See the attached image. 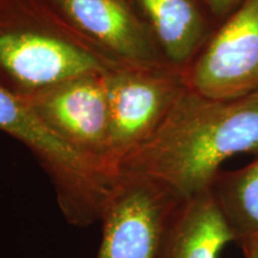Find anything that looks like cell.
<instances>
[{
    "instance_id": "obj_11",
    "label": "cell",
    "mask_w": 258,
    "mask_h": 258,
    "mask_svg": "<svg viewBox=\"0 0 258 258\" xmlns=\"http://www.w3.org/2000/svg\"><path fill=\"white\" fill-rule=\"evenodd\" d=\"M212 192L240 245L258 240V157L235 171H220Z\"/></svg>"
},
{
    "instance_id": "obj_2",
    "label": "cell",
    "mask_w": 258,
    "mask_h": 258,
    "mask_svg": "<svg viewBox=\"0 0 258 258\" xmlns=\"http://www.w3.org/2000/svg\"><path fill=\"white\" fill-rule=\"evenodd\" d=\"M127 66L49 0H0V83L21 95Z\"/></svg>"
},
{
    "instance_id": "obj_8",
    "label": "cell",
    "mask_w": 258,
    "mask_h": 258,
    "mask_svg": "<svg viewBox=\"0 0 258 258\" xmlns=\"http://www.w3.org/2000/svg\"><path fill=\"white\" fill-rule=\"evenodd\" d=\"M49 2L85 36L127 66L169 64L146 21L129 0Z\"/></svg>"
},
{
    "instance_id": "obj_12",
    "label": "cell",
    "mask_w": 258,
    "mask_h": 258,
    "mask_svg": "<svg viewBox=\"0 0 258 258\" xmlns=\"http://www.w3.org/2000/svg\"><path fill=\"white\" fill-rule=\"evenodd\" d=\"M203 2L214 23L219 25L234 11H237L246 0H203Z\"/></svg>"
},
{
    "instance_id": "obj_10",
    "label": "cell",
    "mask_w": 258,
    "mask_h": 258,
    "mask_svg": "<svg viewBox=\"0 0 258 258\" xmlns=\"http://www.w3.org/2000/svg\"><path fill=\"white\" fill-rule=\"evenodd\" d=\"M235 241L212 190L179 203L164 234L159 258H219Z\"/></svg>"
},
{
    "instance_id": "obj_6",
    "label": "cell",
    "mask_w": 258,
    "mask_h": 258,
    "mask_svg": "<svg viewBox=\"0 0 258 258\" xmlns=\"http://www.w3.org/2000/svg\"><path fill=\"white\" fill-rule=\"evenodd\" d=\"M179 203L151 180L117 177L99 220L102 240L96 258H159Z\"/></svg>"
},
{
    "instance_id": "obj_9",
    "label": "cell",
    "mask_w": 258,
    "mask_h": 258,
    "mask_svg": "<svg viewBox=\"0 0 258 258\" xmlns=\"http://www.w3.org/2000/svg\"><path fill=\"white\" fill-rule=\"evenodd\" d=\"M150 27L161 55L184 71L207 43L213 21L203 0H129Z\"/></svg>"
},
{
    "instance_id": "obj_4",
    "label": "cell",
    "mask_w": 258,
    "mask_h": 258,
    "mask_svg": "<svg viewBox=\"0 0 258 258\" xmlns=\"http://www.w3.org/2000/svg\"><path fill=\"white\" fill-rule=\"evenodd\" d=\"M114 171L128 152L143 144L185 91L182 70L124 66L106 74ZM117 177V176H116Z\"/></svg>"
},
{
    "instance_id": "obj_7",
    "label": "cell",
    "mask_w": 258,
    "mask_h": 258,
    "mask_svg": "<svg viewBox=\"0 0 258 258\" xmlns=\"http://www.w3.org/2000/svg\"><path fill=\"white\" fill-rule=\"evenodd\" d=\"M22 96L61 138L116 177L106 74L78 77Z\"/></svg>"
},
{
    "instance_id": "obj_3",
    "label": "cell",
    "mask_w": 258,
    "mask_h": 258,
    "mask_svg": "<svg viewBox=\"0 0 258 258\" xmlns=\"http://www.w3.org/2000/svg\"><path fill=\"white\" fill-rule=\"evenodd\" d=\"M0 131L31 151L49 176L59 207L70 224L88 227L101 220L103 208L117 178L67 143L23 96L2 83Z\"/></svg>"
},
{
    "instance_id": "obj_13",
    "label": "cell",
    "mask_w": 258,
    "mask_h": 258,
    "mask_svg": "<svg viewBox=\"0 0 258 258\" xmlns=\"http://www.w3.org/2000/svg\"><path fill=\"white\" fill-rule=\"evenodd\" d=\"M240 246L243 249L244 258H258V240L247 241Z\"/></svg>"
},
{
    "instance_id": "obj_1",
    "label": "cell",
    "mask_w": 258,
    "mask_h": 258,
    "mask_svg": "<svg viewBox=\"0 0 258 258\" xmlns=\"http://www.w3.org/2000/svg\"><path fill=\"white\" fill-rule=\"evenodd\" d=\"M258 152V93L217 99L186 88L156 131L116 166L183 202L212 189L230 158Z\"/></svg>"
},
{
    "instance_id": "obj_5",
    "label": "cell",
    "mask_w": 258,
    "mask_h": 258,
    "mask_svg": "<svg viewBox=\"0 0 258 258\" xmlns=\"http://www.w3.org/2000/svg\"><path fill=\"white\" fill-rule=\"evenodd\" d=\"M186 86L217 99L258 93V0H246L213 31L183 71Z\"/></svg>"
}]
</instances>
